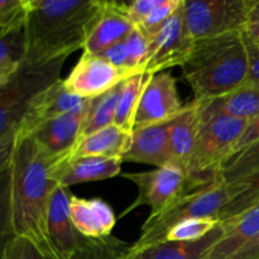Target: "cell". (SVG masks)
Listing matches in <instances>:
<instances>
[{
	"mask_svg": "<svg viewBox=\"0 0 259 259\" xmlns=\"http://www.w3.org/2000/svg\"><path fill=\"white\" fill-rule=\"evenodd\" d=\"M195 100L224 96L248 80V56L240 32L195 40L182 63Z\"/></svg>",
	"mask_w": 259,
	"mask_h": 259,
	"instance_id": "3957f363",
	"label": "cell"
},
{
	"mask_svg": "<svg viewBox=\"0 0 259 259\" xmlns=\"http://www.w3.org/2000/svg\"><path fill=\"white\" fill-rule=\"evenodd\" d=\"M220 222L215 218H194L179 223L167 233L164 242H196L204 239Z\"/></svg>",
	"mask_w": 259,
	"mask_h": 259,
	"instance_id": "f1b7e54d",
	"label": "cell"
},
{
	"mask_svg": "<svg viewBox=\"0 0 259 259\" xmlns=\"http://www.w3.org/2000/svg\"><path fill=\"white\" fill-rule=\"evenodd\" d=\"M131 139L132 132L123 131L113 124L78 139L67 156L61 159L76 157L121 158L131 144Z\"/></svg>",
	"mask_w": 259,
	"mask_h": 259,
	"instance_id": "7402d4cb",
	"label": "cell"
},
{
	"mask_svg": "<svg viewBox=\"0 0 259 259\" xmlns=\"http://www.w3.org/2000/svg\"><path fill=\"white\" fill-rule=\"evenodd\" d=\"M3 259H47L39 248L23 237H17L8 247Z\"/></svg>",
	"mask_w": 259,
	"mask_h": 259,
	"instance_id": "836d02e7",
	"label": "cell"
},
{
	"mask_svg": "<svg viewBox=\"0 0 259 259\" xmlns=\"http://www.w3.org/2000/svg\"><path fill=\"white\" fill-rule=\"evenodd\" d=\"M259 169V141L230 154L218 171L215 179L227 186L250 176Z\"/></svg>",
	"mask_w": 259,
	"mask_h": 259,
	"instance_id": "d4e9b609",
	"label": "cell"
},
{
	"mask_svg": "<svg viewBox=\"0 0 259 259\" xmlns=\"http://www.w3.org/2000/svg\"><path fill=\"white\" fill-rule=\"evenodd\" d=\"M121 83L123 82L116 85L115 88L111 89L104 95L91 99L90 109H89L88 116H86L82 129H81L80 138H83V137L106 128L109 125H113L114 120H115L116 106H118L119 95H120Z\"/></svg>",
	"mask_w": 259,
	"mask_h": 259,
	"instance_id": "484cf974",
	"label": "cell"
},
{
	"mask_svg": "<svg viewBox=\"0 0 259 259\" xmlns=\"http://www.w3.org/2000/svg\"><path fill=\"white\" fill-rule=\"evenodd\" d=\"M55 163L33 137H18L10 162V204L17 237L34 243L47 258L46 223L51 195L57 184L51 180Z\"/></svg>",
	"mask_w": 259,
	"mask_h": 259,
	"instance_id": "7a4b0ae2",
	"label": "cell"
},
{
	"mask_svg": "<svg viewBox=\"0 0 259 259\" xmlns=\"http://www.w3.org/2000/svg\"><path fill=\"white\" fill-rule=\"evenodd\" d=\"M230 259H259V233Z\"/></svg>",
	"mask_w": 259,
	"mask_h": 259,
	"instance_id": "f35d334b",
	"label": "cell"
},
{
	"mask_svg": "<svg viewBox=\"0 0 259 259\" xmlns=\"http://www.w3.org/2000/svg\"><path fill=\"white\" fill-rule=\"evenodd\" d=\"M136 25L125 14L124 3L105 0L103 13L83 46V53L101 55L128 37Z\"/></svg>",
	"mask_w": 259,
	"mask_h": 259,
	"instance_id": "d6986e66",
	"label": "cell"
},
{
	"mask_svg": "<svg viewBox=\"0 0 259 259\" xmlns=\"http://www.w3.org/2000/svg\"><path fill=\"white\" fill-rule=\"evenodd\" d=\"M181 4L182 0H162L161 4L137 28L141 29L147 38L151 37L175 14V12L179 9Z\"/></svg>",
	"mask_w": 259,
	"mask_h": 259,
	"instance_id": "1f68e13d",
	"label": "cell"
},
{
	"mask_svg": "<svg viewBox=\"0 0 259 259\" xmlns=\"http://www.w3.org/2000/svg\"><path fill=\"white\" fill-rule=\"evenodd\" d=\"M91 99L75 110L66 113L43 124L30 137L55 162L63 158L80 138L85 119L90 109Z\"/></svg>",
	"mask_w": 259,
	"mask_h": 259,
	"instance_id": "5bb4252c",
	"label": "cell"
},
{
	"mask_svg": "<svg viewBox=\"0 0 259 259\" xmlns=\"http://www.w3.org/2000/svg\"><path fill=\"white\" fill-rule=\"evenodd\" d=\"M177 90L176 78L168 71L154 73L147 82L134 118V128L163 123L185 110Z\"/></svg>",
	"mask_w": 259,
	"mask_h": 259,
	"instance_id": "8fae6325",
	"label": "cell"
},
{
	"mask_svg": "<svg viewBox=\"0 0 259 259\" xmlns=\"http://www.w3.org/2000/svg\"><path fill=\"white\" fill-rule=\"evenodd\" d=\"M72 194L67 187H55L48 205L47 259H70L88 242L73 227L70 218V200Z\"/></svg>",
	"mask_w": 259,
	"mask_h": 259,
	"instance_id": "30bf717a",
	"label": "cell"
},
{
	"mask_svg": "<svg viewBox=\"0 0 259 259\" xmlns=\"http://www.w3.org/2000/svg\"><path fill=\"white\" fill-rule=\"evenodd\" d=\"M129 248L131 245L113 235L105 239H88L85 245L70 259H120Z\"/></svg>",
	"mask_w": 259,
	"mask_h": 259,
	"instance_id": "f546056e",
	"label": "cell"
},
{
	"mask_svg": "<svg viewBox=\"0 0 259 259\" xmlns=\"http://www.w3.org/2000/svg\"><path fill=\"white\" fill-rule=\"evenodd\" d=\"M151 76V73L139 72L129 76L126 80L123 81L114 125L119 126L123 131L133 132L137 109H138L144 88Z\"/></svg>",
	"mask_w": 259,
	"mask_h": 259,
	"instance_id": "cb8c5ba5",
	"label": "cell"
},
{
	"mask_svg": "<svg viewBox=\"0 0 259 259\" xmlns=\"http://www.w3.org/2000/svg\"><path fill=\"white\" fill-rule=\"evenodd\" d=\"M228 191L230 199L219 212L218 219L220 223L247 211L252 202L259 196V169L250 176L229 185Z\"/></svg>",
	"mask_w": 259,
	"mask_h": 259,
	"instance_id": "4316f807",
	"label": "cell"
},
{
	"mask_svg": "<svg viewBox=\"0 0 259 259\" xmlns=\"http://www.w3.org/2000/svg\"><path fill=\"white\" fill-rule=\"evenodd\" d=\"M17 238L10 204V166L0 175V259L4 258L10 243Z\"/></svg>",
	"mask_w": 259,
	"mask_h": 259,
	"instance_id": "83f0119b",
	"label": "cell"
},
{
	"mask_svg": "<svg viewBox=\"0 0 259 259\" xmlns=\"http://www.w3.org/2000/svg\"><path fill=\"white\" fill-rule=\"evenodd\" d=\"M259 141V114L254 116L253 119H250L247 123L244 132L240 136L239 141L235 144L234 152L239 151V149L244 148V147L249 146V144L254 143V142ZM233 152V153H234Z\"/></svg>",
	"mask_w": 259,
	"mask_h": 259,
	"instance_id": "8d00e7d4",
	"label": "cell"
},
{
	"mask_svg": "<svg viewBox=\"0 0 259 259\" xmlns=\"http://www.w3.org/2000/svg\"><path fill=\"white\" fill-rule=\"evenodd\" d=\"M229 199L228 186L219 180H214L209 185L187 192L162 211L156 215H149L142 227L139 238L132 244V248L141 249L148 245L163 243L169 229L187 219H218L219 212L229 202Z\"/></svg>",
	"mask_w": 259,
	"mask_h": 259,
	"instance_id": "277c9868",
	"label": "cell"
},
{
	"mask_svg": "<svg viewBox=\"0 0 259 259\" xmlns=\"http://www.w3.org/2000/svg\"><path fill=\"white\" fill-rule=\"evenodd\" d=\"M240 34L245 40L259 43V17H250Z\"/></svg>",
	"mask_w": 259,
	"mask_h": 259,
	"instance_id": "60d3db41",
	"label": "cell"
},
{
	"mask_svg": "<svg viewBox=\"0 0 259 259\" xmlns=\"http://www.w3.org/2000/svg\"><path fill=\"white\" fill-rule=\"evenodd\" d=\"M22 65L23 63L14 62V61H4V62H0V86L9 82L14 77L15 73L19 71V68L22 67Z\"/></svg>",
	"mask_w": 259,
	"mask_h": 259,
	"instance_id": "ab89813d",
	"label": "cell"
},
{
	"mask_svg": "<svg viewBox=\"0 0 259 259\" xmlns=\"http://www.w3.org/2000/svg\"><path fill=\"white\" fill-rule=\"evenodd\" d=\"M196 101L201 123L218 116L249 121L259 114V81L248 78L227 95Z\"/></svg>",
	"mask_w": 259,
	"mask_h": 259,
	"instance_id": "2e32d148",
	"label": "cell"
},
{
	"mask_svg": "<svg viewBox=\"0 0 259 259\" xmlns=\"http://www.w3.org/2000/svg\"><path fill=\"white\" fill-rule=\"evenodd\" d=\"M247 123V120L229 116H218L201 123L194 152L186 167V175L195 186L202 187L217 180L218 171L234 152Z\"/></svg>",
	"mask_w": 259,
	"mask_h": 259,
	"instance_id": "5b68a950",
	"label": "cell"
},
{
	"mask_svg": "<svg viewBox=\"0 0 259 259\" xmlns=\"http://www.w3.org/2000/svg\"><path fill=\"white\" fill-rule=\"evenodd\" d=\"M86 101L71 94L60 78L33 99L18 125V137H30L43 124L80 108Z\"/></svg>",
	"mask_w": 259,
	"mask_h": 259,
	"instance_id": "4fadbf2b",
	"label": "cell"
},
{
	"mask_svg": "<svg viewBox=\"0 0 259 259\" xmlns=\"http://www.w3.org/2000/svg\"><path fill=\"white\" fill-rule=\"evenodd\" d=\"M18 128L12 129L10 132L0 137V175L9 168L12 162L13 151H14L15 142H17Z\"/></svg>",
	"mask_w": 259,
	"mask_h": 259,
	"instance_id": "d590c367",
	"label": "cell"
},
{
	"mask_svg": "<svg viewBox=\"0 0 259 259\" xmlns=\"http://www.w3.org/2000/svg\"><path fill=\"white\" fill-rule=\"evenodd\" d=\"M222 234V224L207 237L196 242H163L133 249L131 245L128 255L133 259H204V254Z\"/></svg>",
	"mask_w": 259,
	"mask_h": 259,
	"instance_id": "603a6c76",
	"label": "cell"
},
{
	"mask_svg": "<svg viewBox=\"0 0 259 259\" xmlns=\"http://www.w3.org/2000/svg\"><path fill=\"white\" fill-rule=\"evenodd\" d=\"M66 58L45 65L23 63L14 77L0 86V137L18 128L33 99L61 78Z\"/></svg>",
	"mask_w": 259,
	"mask_h": 259,
	"instance_id": "8992f818",
	"label": "cell"
},
{
	"mask_svg": "<svg viewBox=\"0 0 259 259\" xmlns=\"http://www.w3.org/2000/svg\"><path fill=\"white\" fill-rule=\"evenodd\" d=\"M70 218L75 229L86 239H105L110 237L116 224L113 207L99 197L83 199L72 195Z\"/></svg>",
	"mask_w": 259,
	"mask_h": 259,
	"instance_id": "ac0fdd59",
	"label": "cell"
},
{
	"mask_svg": "<svg viewBox=\"0 0 259 259\" xmlns=\"http://www.w3.org/2000/svg\"><path fill=\"white\" fill-rule=\"evenodd\" d=\"M29 0H0V37L24 29Z\"/></svg>",
	"mask_w": 259,
	"mask_h": 259,
	"instance_id": "4dcf8cb0",
	"label": "cell"
},
{
	"mask_svg": "<svg viewBox=\"0 0 259 259\" xmlns=\"http://www.w3.org/2000/svg\"><path fill=\"white\" fill-rule=\"evenodd\" d=\"M194 42L186 29L185 0H182L175 14L154 34L148 37L146 72L154 75L174 66H182Z\"/></svg>",
	"mask_w": 259,
	"mask_h": 259,
	"instance_id": "9c48e42d",
	"label": "cell"
},
{
	"mask_svg": "<svg viewBox=\"0 0 259 259\" xmlns=\"http://www.w3.org/2000/svg\"><path fill=\"white\" fill-rule=\"evenodd\" d=\"M175 119L133 129L131 144L121 157L123 162L152 164L156 168L172 164L168 133L169 126Z\"/></svg>",
	"mask_w": 259,
	"mask_h": 259,
	"instance_id": "e0dca14e",
	"label": "cell"
},
{
	"mask_svg": "<svg viewBox=\"0 0 259 259\" xmlns=\"http://www.w3.org/2000/svg\"><path fill=\"white\" fill-rule=\"evenodd\" d=\"M121 158L108 157H76L55 162L51 166L50 177L55 184L62 187L85 182L103 181L121 172Z\"/></svg>",
	"mask_w": 259,
	"mask_h": 259,
	"instance_id": "9a60e30c",
	"label": "cell"
},
{
	"mask_svg": "<svg viewBox=\"0 0 259 259\" xmlns=\"http://www.w3.org/2000/svg\"><path fill=\"white\" fill-rule=\"evenodd\" d=\"M201 129L197 101L185 106V110L172 121L168 133L171 163L186 172L187 163L194 152Z\"/></svg>",
	"mask_w": 259,
	"mask_h": 259,
	"instance_id": "44dd1931",
	"label": "cell"
},
{
	"mask_svg": "<svg viewBox=\"0 0 259 259\" xmlns=\"http://www.w3.org/2000/svg\"><path fill=\"white\" fill-rule=\"evenodd\" d=\"M121 176L133 182L138 189V196L124 210L121 217L139 206H148L151 209L149 215H156L185 194L199 189L192 184L184 169L174 164L152 171L123 174Z\"/></svg>",
	"mask_w": 259,
	"mask_h": 259,
	"instance_id": "ba28073f",
	"label": "cell"
},
{
	"mask_svg": "<svg viewBox=\"0 0 259 259\" xmlns=\"http://www.w3.org/2000/svg\"><path fill=\"white\" fill-rule=\"evenodd\" d=\"M250 17H259V0H254V4H253V9H252V13H250Z\"/></svg>",
	"mask_w": 259,
	"mask_h": 259,
	"instance_id": "b9f144b4",
	"label": "cell"
},
{
	"mask_svg": "<svg viewBox=\"0 0 259 259\" xmlns=\"http://www.w3.org/2000/svg\"><path fill=\"white\" fill-rule=\"evenodd\" d=\"M243 40H244L248 56V67H249L248 78L259 81V43L245 40L244 38Z\"/></svg>",
	"mask_w": 259,
	"mask_h": 259,
	"instance_id": "74e56055",
	"label": "cell"
},
{
	"mask_svg": "<svg viewBox=\"0 0 259 259\" xmlns=\"http://www.w3.org/2000/svg\"><path fill=\"white\" fill-rule=\"evenodd\" d=\"M105 0H29L23 63L45 65L83 48Z\"/></svg>",
	"mask_w": 259,
	"mask_h": 259,
	"instance_id": "6da1fadb",
	"label": "cell"
},
{
	"mask_svg": "<svg viewBox=\"0 0 259 259\" xmlns=\"http://www.w3.org/2000/svg\"><path fill=\"white\" fill-rule=\"evenodd\" d=\"M24 55V29L0 37V62L14 61L23 63Z\"/></svg>",
	"mask_w": 259,
	"mask_h": 259,
	"instance_id": "d6a6232c",
	"label": "cell"
},
{
	"mask_svg": "<svg viewBox=\"0 0 259 259\" xmlns=\"http://www.w3.org/2000/svg\"><path fill=\"white\" fill-rule=\"evenodd\" d=\"M128 77L125 72L100 56L82 53L70 75L63 80V85L73 95L90 100L104 95Z\"/></svg>",
	"mask_w": 259,
	"mask_h": 259,
	"instance_id": "7c38bea8",
	"label": "cell"
},
{
	"mask_svg": "<svg viewBox=\"0 0 259 259\" xmlns=\"http://www.w3.org/2000/svg\"><path fill=\"white\" fill-rule=\"evenodd\" d=\"M161 2L162 0H136L132 3H124V10L137 28L161 4Z\"/></svg>",
	"mask_w": 259,
	"mask_h": 259,
	"instance_id": "e575fe53",
	"label": "cell"
},
{
	"mask_svg": "<svg viewBox=\"0 0 259 259\" xmlns=\"http://www.w3.org/2000/svg\"><path fill=\"white\" fill-rule=\"evenodd\" d=\"M219 239L205 252L204 259H230L259 233V205L220 223Z\"/></svg>",
	"mask_w": 259,
	"mask_h": 259,
	"instance_id": "ffe728a7",
	"label": "cell"
},
{
	"mask_svg": "<svg viewBox=\"0 0 259 259\" xmlns=\"http://www.w3.org/2000/svg\"><path fill=\"white\" fill-rule=\"evenodd\" d=\"M254 0H185V23L192 40L242 32Z\"/></svg>",
	"mask_w": 259,
	"mask_h": 259,
	"instance_id": "52a82bcc",
	"label": "cell"
},
{
	"mask_svg": "<svg viewBox=\"0 0 259 259\" xmlns=\"http://www.w3.org/2000/svg\"><path fill=\"white\" fill-rule=\"evenodd\" d=\"M257 205H259V196L257 197V199L254 200V201L252 202V205H250V207H253V206H257ZM250 207H249V209H250Z\"/></svg>",
	"mask_w": 259,
	"mask_h": 259,
	"instance_id": "7bdbcfd3",
	"label": "cell"
},
{
	"mask_svg": "<svg viewBox=\"0 0 259 259\" xmlns=\"http://www.w3.org/2000/svg\"><path fill=\"white\" fill-rule=\"evenodd\" d=\"M120 259H133V258H131V257H129V255H128V252H126L125 254H124L123 257H121Z\"/></svg>",
	"mask_w": 259,
	"mask_h": 259,
	"instance_id": "ee69618b",
	"label": "cell"
}]
</instances>
